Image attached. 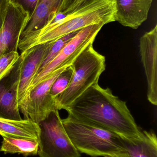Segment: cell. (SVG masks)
I'll use <instances>...</instances> for the list:
<instances>
[{"instance_id":"cell-1","label":"cell","mask_w":157,"mask_h":157,"mask_svg":"<svg viewBox=\"0 0 157 157\" xmlns=\"http://www.w3.org/2000/svg\"><path fill=\"white\" fill-rule=\"evenodd\" d=\"M76 119L123 137L137 138L143 131L135 122L126 102L98 84L89 87L66 110Z\"/></svg>"},{"instance_id":"cell-2","label":"cell","mask_w":157,"mask_h":157,"mask_svg":"<svg viewBox=\"0 0 157 157\" xmlns=\"http://www.w3.org/2000/svg\"><path fill=\"white\" fill-rule=\"evenodd\" d=\"M114 12L112 0H93L56 22L47 24L31 37L20 41L18 49L23 52L36 45L54 41L91 25L115 22Z\"/></svg>"},{"instance_id":"cell-3","label":"cell","mask_w":157,"mask_h":157,"mask_svg":"<svg viewBox=\"0 0 157 157\" xmlns=\"http://www.w3.org/2000/svg\"><path fill=\"white\" fill-rule=\"evenodd\" d=\"M65 129L80 154L92 157L127 153L122 136L68 114L62 119Z\"/></svg>"},{"instance_id":"cell-4","label":"cell","mask_w":157,"mask_h":157,"mask_svg":"<svg viewBox=\"0 0 157 157\" xmlns=\"http://www.w3.org/2000/svg\"><path fill=\"white\" fill-rule=\"evenodd\" d=\"M89 44L72 64L73 74L66 89L55 98L56 109L66 110L89 87L98 84L106 69V59Z\"/></svg>"},{"instance_id":"cell-5","label":"cell","mask_w":157,"mask_h":157,"mask_svg":"<svg viewBox=\"0 0 157 157\" xmlns=\"http://www.w3.org/2000/svg\"><path fill=\"white\" fill-rule=\"evenodd\" d=\"M38 125L40 157H81L65 129L58 110L52 111Z\"/></svg>"},{"instance_id":"cell-6","label":"cell","mask_w":157,"mask_h":157,"mask_svg":"<svg viewBox=\"0 0 157 157\" xmlns=\"http://www.w3.org/2000/svg\"><path fill=\"white\" fill-rule=\"evenodd\" d=\"M66 68L54 71L29 89L19 104V110L24 115V119L38 124L56 109L55 99L50 95V90L54 80Z\"/></svg>"},{"instance_id":"cell-7","label":"cell","mask_w":157,"mask_h":157,"mask_svg":"<svg viewBox=\"0 0 157 157\" xmlns=\"http://www.w3.org/2000/svg\"><path fill=\"white\" fill-rule=\"evenodd\" d=\"M105 25L103 23L91 25L78 31L55 58L36 75L29 88L54 71L72 65L81 52L89 44L94 43L97 35Z\"/></svg>"},{"instance_id":"cell-8","label":"cell","mask_w":157,"mask_h":157,"mask_svg":"<svg viewBox=\"0 0 157 157\" xmlns=\"http://www.w3.org/2000/svg\"><path fill=\"white\" fill-rule=\"evenodd\" d=\"M29 14L10 0L5 20L0 30V58L5 54L18 52L20 36Z\"/></svg>"},{"instance_id":"cell-9","label":"cell","mask_w":157,"mask_h":157,"mask_svg":"<svg viewBox=\"0 0 157 157\" xmlns=\"http://www.w3.org/2000/svg\"><path fill=\"white\" fill-rule=\"evenodd\" d=\"M22 61L20 54L14 66L0 78V118L22 120L18 101Z\"/></svg>"},{"instance_id":"cell-10","label":"cell","mask_w":157,"mask_h":157,"mask_svg":"<svg viewBox=\"0 0 157 157\" xmlns=\"http://www.w3.org/2000/svg\"><path fill=\"white\" fill-rule=\"evenodd\" d=\"M140 52L147 84V98L157 105V25L140 40Z\"/></svg>"},{"instance_id":"cell-11","label":"cell","mask_w":157,"mask_h":157,"mask_svg":"<svg viewBox=\"0 0 157 157\" xmlns=\"http://www.w3.org/2000/svg\"><path fill=\"white\" fill-rule=\"evenodd\" d=\"M52 42L36 45L21 52L22 61L18 94V105L29 89L42 61L48 54Z\"/></svg>"},{"instance_id":"cell-12","label":"cell","mask_w":157,"mask_h":157,"mask_svg":"<svg viewBox=\"0 0 157 157\" xmlns=\"http://www.w3.org/2000/svg\"><path fill=\"white\" fill-rule=\"evenodd\" d=\"M72 0H39L37 8L27 22L20 36L25 40L37 34L56 14L63 12Z\"/></svg>"},{"instance_id":"cell-13","label":"cell","mask_w":157,"mask_h":157,"mask_svg":"<svg viewBox=\"0 0 157 157\" xmlns=\"http://www.w3.org/2000/svg\"><path fill=\"white\" fill-rule=\"evenodd\" d=\"M114 19L124 26L137 29L147 19L153 0H112Z\"/></svg>"},{"instance_id":"cell-14","label":"cell","mask_w":157,"mask_h":157,"mask_svg":"<svg viewBox=\"0 0 157 157\" xmlns=\"http://www.w3.org/2000/svg\"><path fill=\"white\" fill-rule=\"evenodd\" d=\"M38 124L30 120H9L0 118V135L25 138L38 142Z\"/></svg>"},{"instance_id":"cell-15","label":"cell","mask_w":157,"mask_h":157,"mask_svg":"<svg viewBox=\"0 0 157 157\" xmlns=\"http://www.w3.org/2000/svg\"><path fill=\"white\" fill-rule=\"evenodd\" d=\"M122 137L130 157H157V136L153 131H143L137 138Z\"/></svg>"},{"instance_id":"cell-16","label":"cell","mask_w":157,"mask_h":157,"mask_svg":"<svg viewBox=\"0 0 157 157\" xmlns=\"http://www.w3.org/2000/svg\"><path fill=\"white\" fill-rule=\"evenodd\" d=\"M38 141L25 138L3 137L0 151L5 154H21L25 156L38 154Z\"/></svg>"},{"instance_id":"cell-17","label":"cell","mask_w":157,"mask_h":157,"mask_svg":"<svg viewBox=\"0 0 157 157\" xmlns=\"http://www.w3.org/2000/svg\"><path fill=\"white\" fill-rule=\"evenodd\" d=\"M73 68L72 65L65 68L57 77L51 87L50 93L55 99L62 93L68 86L73 74Z\"/></svg>"},{"instance_id":"cell-18","label":"cell","mask_w":157,"mask_h":157,"mask_svg":"<svg viewBox=\"0 0 157 157\" xmlns=\"http://www.w3.org/2000/svg\"><path fill=\"white\" fill-rule=\"evenodd\" d=\"M78 31L68 34L66 36L62 37L53 41L52 44L50 48L49 52H48V54H47V56L42 61L37 74L46 65H47L53 59L55 58V57L59 54V52L66 45V43L78 32Z\"/></svg>"},{"instance_id":"cell-19","label":"cell","mask_w":157,"mask_h":157,"mask_svg":"<svg viewBox=\"0 0 157 157\" xmlns=\"http://www.w3.org/2000/svg\"><path fill=\"white\" fill-rule=\"evenodd\" d=\"M19 55L18 52L14 51L5 54L0 58V78L14 66Z\"/></svg>"},{"instance_id":"cell-20","label":"cell","mask_w":157,"mask_h":157,"mask_svg":"<svg viewBox=\"0 0 157 157\" xmlns=\"http://www.w3.org/2000/svg\"><path fill=\"white\" fill-rule=\"evenodd\" d=\"M21 6L25 11L29 14V17L35 12L39 0H11Z\"/></svg>"},{"instance_id":"cell-21","label":"cell","mask_w":157,"mask_h":157,"mask_svg":"<svg viewBox=\"0 0 157 157\" xmlns=\"http://www.w3.org/2000/svg\"><path fill=\"white\" fill-rule=\"evenodd\" d=\"M92 1L93 0H72L70 5L62 13L65 15L70 13L83 7Z\"/></svg>"},{"instance_id":"cell-22","label":"cell","mask_w":157,"mask_h":157,"mask_svg":"<svg viewBox=\"0 0 157 157\" xmlns=\"http://www.w3.org/2000/svg\"><path fill=\"white\" fill-rule=\"evenodd\" d=\"M10 0H0V30L6 17Z\"/></svg>"},{"instance_id":"cell-23","label":"cell","mask_w":157,"mask_h":157,"mask_svg":"<svg viewBox=\"0 0 157 157\" xmlns=\"http://www.w3.org/2000/svg\"><path fill=\"white\" fill-rule=\"evenodd\" d=\"M105 157H130L128 154V152L125 154H121V155H112L106 156Z\"/></svg>"}]
</instances>
